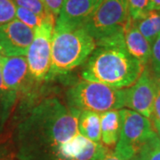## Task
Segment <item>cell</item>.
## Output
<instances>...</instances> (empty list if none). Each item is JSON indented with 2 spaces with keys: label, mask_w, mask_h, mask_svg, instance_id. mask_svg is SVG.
Segmentation results:
<instances>
[{
  "label": "cell",
  "mask_w": 160,
  "mask_h": 160,
  "mask_svg": "<svg viewBox=\"0 0 160 160\" xmlns=\"http://www.w3.org/2000/svg\"><path fill=\"white\" fill-rule=\"evenodd\" d=\"M0 160H6V159H4V158H0Z\"/></svg>",
  "instance_id": "4dcf8cb0"
},
{
  "label": "cell",
  "mask_w": 160,
  "mask_h": 160,
  "mask_svg": "<svg viewBox=\"0 0 160 160\" xmlns=\"http://www.w3.org/2000/svg\"><path fill=\"white\" fill-rule=\"evenodd\" d=\"M0 56H4V55H3V53H2V51H1V50H0Z\"/></svg>",
  "instance_id": "f546056e"
},
{
  "label": "cell",
  "mask_w": 160,
  "mask_h": 160,
  "mask_svg": "<svg viewBox=\"0 0 160 160\" xmlns=\"http://www.w3.org/2000/svg\"><path fill=\"white\" fill-rule=\"evenodd\" d=\"M149 0H128L129 18L135 21L148 12Z\"/></svg>",
  "instance_id": "ffe728a7"
},
{
  "label": "cell",
  "mask_w": 160,
  "mask_h": 160,
  "mask_svg": "<svg viewBox=\"0 0 160 160\" xmlns=\"http://www.w3.org/2000/svg\"><path fill=\"white\" fill-rule=\"evenodd\" d=\"M96 48L95 40L84 28L55 29L52 38L51 67L47 78L68 73L84 63Z\"/></svg>",
  "instance_id": "3957f363"
},
{
  "label": "cell",
  "mask_w": 160,
  "mask_h": 160,
  "mask_svg": "<svg viewBox=\"0 0 160 160\" xmlns=\"http://www.w3.org/2000/svg\"><path fill=\"white\" fill-rule=\"evenodd\" d=\"M102 0H65L58 15L54 29L83 28Z\"/></svg>",
  "instance_id": "30bf717a"
},
{
  "label": "cell",
  "mask_w": 160,
  "mask_h": 160,
  "mask_svg": "<svg viewBox=\"0 0 160 160\" xmlns=\"http://www.w3.org/2000/svg\"><path fill=\"white\" fill-rule=\"evenodd\" d=\"M128 19V0H102L83 28L99 42L124 33Z\"/></svg>",
  "instance_id": "8992f818"
},
{
  "label": "cell",
  "mask_w": 160,
  "mask_h": 160,
  "mask_svg": "<svg viewBox=\"0 0 160 160\" xmlns=\"http://www.w3.org/2000/svg\"><path fill=\"white\" fill-rule=\"evenodd\" d=\"M98 160H124V159H122L119 156H118V155L116 154V152H115V151H109V150L106 154L103 156L102 158H101L100 159H98Z\"/></svg>",
  "instance_id": "d4e9b609"
},
{
  "label": "cell",
  "mask_w": 160,
  "mask_h": 160,
  "mask_svg": "<svg viewBox=\"0 0 160 160\" xmlns=\"http://www.w3.org/2000/svg\"><path fill=\"white\" fill-rule=\"evenodd\" d=\"M160 10V0H149L148 12Z\"/></svg>",
  "instance_id": "484cf974"
},
{
  "label": "cell",
  "mask_w": 160,
  "mask_h": 160,
  "mask_svg": "<svg viewBox=\"0 0 160 160\" xmlns=\"http://www.w3.org/2000/svg\"><path fill=\"white\" fill-rule=\"evenodd\" d=\"M65 0H41L43 5L51 15L57 19Z\"/></svg>",
  "instance_id": "603a6c76"
},
{
  "label": "cell",
  "mask_w": 160,
  "mask_h": 160,
  "mask_svg": "<svg viewBox=\"0 0 160 160\" xmlns=\"http://www.w3.org/2000/svg\"><path fill=\"white\" fill-rule=\"evenodd\" d=\"M157 85L153 75L145 67L137 81L130 87L125 88V107L140 113L151 120L153 115Z\"/></svg>",
  "instance_id": "ba28073f"
},
{
  "label": "cell",
  "mask_w": 160,
  "mask_h": 160,
  "mask_svg": "<svg viewBox=\"0 0 160 160\" xmlns=\"http://www.w3.org/2000/svg\"><path fill=\"white\" fill-rule=\"evenodd\" d=\"M102 141L106 147L115 146L119 138L121 119L119 110H109L100 114Z\"/></svg>",
  "instance_id": "5bb4252c"
},
{
  "label": "cell",
  "mask_w": 160,
  "mask_h": 160,
  "mask_svg": "<svg viewBox=\"0 0 160 160\" xmlns=\"http://www.w3.org/2000/svg\"><path fill=\"white\" fill-rule=\"evenodd\" d=\"M15 18L33 29H36L37 27H38L41 23L43 22L45 20H46V19L41 17L40 15L35 13L33 12L27 10V9L22 8V7H20V6H16Z\"/></svg>",
  "instance_id": "e0dca14e"
},
{
  "label": "cell",
  "mask_w": 160,
  "mask_h": 160,
  "mask_svg": "<svg viewBox=\"0 0 160 160\" xmlns=\"http://www.w3.org/2000/svg\"><path fill=\"white\" fill-rule=\"evenodd\" d=\"M16 6L12 0H0V27L15 19Z\"/></svg>",
  "instance_id": "44dd1931"
},
{
  "label": "cell",
  "mask_w": 160,
  "mask_h": 160,
  "mask_svg": "<svg viewBox=\"0 0 160 160\" xmlns=\"http://www.w3.org/2000/svg\"><path fill=\"white\" fill-rule=\"evenodd\" d=\"M79 113L55 98L41 102L18 127V158L56 160L60 146L78 132Z\"/></svg>",
  "instance_id": "6da1fadb"
},
{
  "label": "cell",
  "mask_w": 160,
  "mask_h": 160,
  "mask_svg": "<svg viewBox=\"0 0 160 160\" xmlns=\"http://www.w3.org/2000/svg\"><path fill=\"white\" fill-rule=\"evenodd\" d=\"M1 58V56H0ZM6 92L5 87H4V83H3V78H2V70H1V61H0V96L4 94Z\"/></svg>",
  "instance_id": "83f0119b"
},
{
  "label": "cell",
  "mask_w": 160,
  "mask_h": 160,
  "mask_svg": "<svg viewBox=\"0 0 160 160\" xmlns=\"http://www.w3.org/2000/svg\"><path fill=\"white\" fill-rule=\"evenodd\" d=\"M121 128L116 154L124 160H136L140 152L157 133L151 120L129 109L119 110Z\"/></svg>",
  "instance_id": "5b68a950"
},
{
  "label": "cell",
  "mask_w": 160,
  "mask_h": 160,
  "mask_svg": "<svg viewBox=\"0 0 160 160\" xmlns=\"http://www.w3.org/2000/svg\"><path fill=\"white\" fill-rule=\"evenodd\" d=\"M136 160H160V145L157 135L144 146Z\"/></svg>",
  "instance_id": "ac0fdd59"
},
{
  "label": "cell",
  "mask_w": 160,
  "mask_h": 160,
  "mask_svg": "<svg viewBox=\"0 0 160 160\" xmlns=\"http://www.w3.org/2000/svg\"><path fill=\"white\" fill-rule=\"evenodd\" d=\"M124 38L128 52L132 57L137 59L144 67L147 66L150 62L151 45L138 30L130 18L124 29Z\"/></svg>",
  "instance_id": "4fadbf2b"
},
{
  "label": "cell",
  "mask_w": 160,
  "mask_h": 160,
  "mask_svg": "<svg viewBox=\"0 0 160 160\" xmlns=\"http://www.w3.org/2000/svg\"><path fill=\"white\" fill-rule=\"evenodd\" d=\"M78 130L80 134L94 142H101V121L100 114L90 111H80L78 119Z\"/></svg>",
  "instance_id": "9a60e30c"
},
{
  "label": "cell",
  "mask_w": 160,
  "mask_h": 160,
  "mask_svg": "<svg viewBox=\"0 0 160 160\" xmlns=\"http://www.w3.org/2000/svg\"><path fill=\"white\" fill-rule=\"evenodd\" d=\"M35 30L18 19L0 27V50L4 56H26Z\"/></svg>",
  "instance_id": "9c48e42d"
},
{
  "label": "cell",
  "mask_w": 160,
  "mask_h": 160,
  "mask_svg": "<svg viewBox=\"0 0 160 160\" xmlns=\"http://www.w3.org/2000/svg\"><path fill=\"white\" fill-rule=\"evenodd\" d=\"M96 46L82 72L86 81L124 89L132 86L146 67L126 50L124 33L96 42Z\"/></svg>",
  "instance_id": "7a4b0ae2"
},
{
  "label": "cell",
  "mask_w": 160,
  "mask_h": 160,
  "mask_svg": "<svg viewBox=\"0 0 160 160\" xmlns=\"http://www.w3.org/2000/svg\"><path fill=\"white\" fill-rule=\"evenodd\" d=\"M150 62L154 75H160V35L151 45Z\"/></svg>",
  "instance_id": "7402d4cb"
},
{
  "label": "cell",
  "mask_w": 160,
  "mask_h": 160,
  "mask_svg": "<svg viewBox=\"0 0 160 160\" xmlns=\"http://www.w3.org/2000/svg\"><path fill=\"white\" fill-rule=\"evenodd\" d=\"M132 22L149 44L152 45L160 35V10L147 12L142 17L132 21Z\"/></svg>",
  "instance_id": "2e32d148"
},
{
  "label": "cell",
  "mask_w": 160,
  "mask_h": 160,
  "mask_svg": "<svg viewBox=\"0 0 160 160\" xmlns=\"http://www.w3.org/2000/svg\"><path fill=\"white\" fill-rule=\"evenodd\" d=\"M69 108L77 111L90 110L103 113L122 109L126 102L125 89L90 81H80L67 92Z\"/></svg>",
  "instance_id": "277c9868"
},
{
  "label": "cell",
  "mask_w": 160,
  "mask_h": 160,
  "mask_svg": "<svg viewBox=\"0 0 160 160\" xmlns=\"http://www.w3.org/2000/svg\"><path fill=\"white\" fill-rule=\"evenodd\" d=\"M155 81H156V84H157V86L158 87L160 91V75H154Z\"/></svg>",
  "instance_id": "f1b7e54d"
},
{
  "label": "cell",
  "mask_w": 160,
  "mask_h": 160,
  "mask_svg": "<svg viewBox=\"0 0 160 160\" xmlns=\"http://www.w3.org/2000/svg\"><path fill=\"white\" fill-rule=\"evenodd\" d=\"M151 120H156L158 122H160V91L158 86L156 89V96H155L154 106H153V115H152Z\"/></svg>",
  "instance_id": "cb8c5ba5"
},
{
  "label": "cell",
  "mask_w": 160,
  "mask_h": 160,
  "mask_svg": "<svg viewBox=\"0 0 160 160\" xmlns=\"http://www.w3.org/2000/svg\"><path fill=\"white\" fill-rule=\"evenodd\" d=\"M16 6L25 8L27 10L33 12L35 13L40 15L41 17L47 19L49 17H53L48 12L46 11L41 0H12ZM55 18V17H54ZM56 19V18H55Z\"/></svg>",
  "instance_id": "d6986e66"
},
{
  "label": "cell",
  "mask_w": 160,
  "mask_h": 160,
  "mask_svg": "<svg viewBox=\"0 0 160 160\" xmlns=\"http://www.w3.org/2000/svg\"><path fill=\"white\" fill-rule=\"evenodd\" d=\"M55 22V18H48L34 29V39L29 46L26 58L29 75L36 81L46 79L50 70L52 38Z\"/></svg>",
  "instance_id": "52a82bcc"
},
{
  "label": "cell",
  "mask_w": 160,
  "mask_h": 160,
  "mask_svg": "<svg viewBox=\"0 0 160 160\" xmlns=\"http://www.w3.org/2000/svg\"><path fill=\"white\" fill-rule=\"evenodd\" d=\"M152 125H153V127H154V130L157 133V136L158 138V142H159L160 145V122H158L156 120H152Z\"/></svg>",
  "instance_id": "4316f807"
},
{
  "label": "cell",
  "mask_w": 160,
  "mask_h": 160,
  "mask_svg": "<svg viewBox=\"0 0 160 160\" xmlns=\"http://www.w3.org/2000/svg\"><path fill=\"white\" fill-rule=\"evenodd\" d=\"M1 70L6 92H16L31 78L26 56H1Z\"/></svg>",
  "instance_id": "7c38bea8"
},
{
  "label": "cell",
  "mask_w": 160,
  "mask_h": 160,
  "mask_svg": "<svg viewBox=\"0 0 160 160\" xmlns=\"http://www.w3.org/2000/svg\"><path fill=\"white\" fill-rule=\"evenodd\" d=\"M108 151L101 142H92L78 132L60 146L56 160H98Z\"/></svg>",
  "instance_id": "8fae6325"
}]
</instances>
